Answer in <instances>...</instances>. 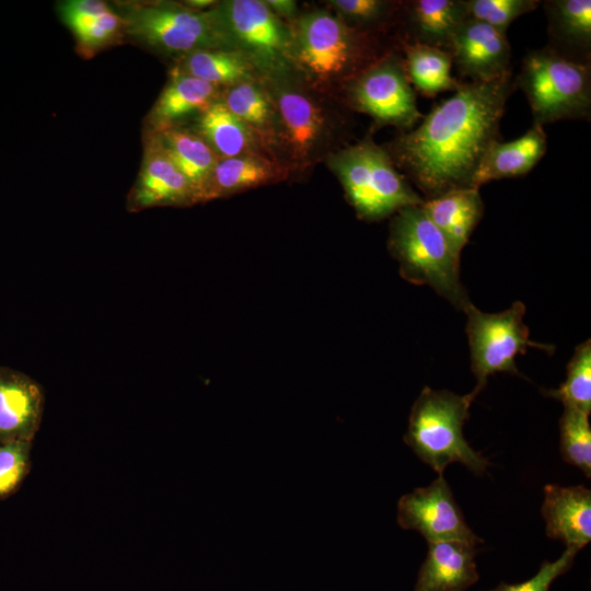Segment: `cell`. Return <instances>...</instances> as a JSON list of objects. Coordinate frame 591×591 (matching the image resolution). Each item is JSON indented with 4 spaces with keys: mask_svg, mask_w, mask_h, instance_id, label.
<instances>
[{
    "mask_svg": "<svg viewBox=\"0 0 591 591\" xmlns=\"http://www.w3.org/2000/svg\"><path fill=\"white\" fill-rule=\"evenodd\" d=\"M468 16L507 33L519 16L535 10L540 0H466Z\"/></svg>",
    "mask_w": 591,
    "mask_h": 591,
    "instance_id": "cell-33",
    "label": "cell"
},
{
    "mask_svg": "<svg viewBox=\"0 0 591 591\" xmlns=\"http://www.w3.org/2000/svg\"><path fill=\"white\" fill-rule=\"evenodd\" d=\"M559 419L560 454L565 462L579 467L586 476L591 475V427L589 415L564 406Z\"/></svg>",
    "mask_w": 591,
    "mask_h": 591,
    "instance_id": "cell-32",
    "label": "cell"
},
{
    "mask_svg": "<svg viewBox=\"0 0 591 591\" xmlns=\"http://www.w3.org/2000/svg\"><path fill=\"white\" fill-rule=\"evenodd\" d=\"M221 91L172 68L169 81L147 116V132L182 126L187 118L198 117L220 99Z\"/></svg>",
    "mask_w": 591,
    "mask_h": 591,
    "instance_id": "cell-17",
    "label": "cell"
},
{
    "mask_svg": "<svg viewBox=\"0 0 591 591\" xmlns=\"http://www.w3.org/2000/svg\"><path fill=\"white\" fill-rule=\"evenodd\" d=\"M546 148V132L535 124L515 140L494 142L479 163L473 186L479 189L487 182L529 173L544 157Z\"/></svg>",
    "mask_w": 591,
    "mask_h": 591,
    "instance_id": "cell-23",
    "label": "cell"
},
{
    "mask_svg": "<svg viewBox=\"0 0 591 591\" xmlns=\"http://www.w3.org/2000/svg\"><path fill=\"white\" fill-rule=\"evenodd\" d=\"M467 18L466 0L402 1L396 22L399 42L448 50L453 34Z\"/></svg>",
    "mask_w": 591,
    "mask_h": 591,
    "instance_id": "cell-15",
    "label": "cell"
},
{
    "mask_svg": "<svg viewBox=\"0 0 591 591\" xmlns=\"http://www.w3.org/2000/svg\"><path fill=\"white\" fill-rule=\"evenodd\" d=\"M533 115V124L590 119L591 65L568 60L547 46L530 50L514 77Z\"/></svg>",
    "mask_w": 591,
    "mask_h": 591,
    "instance_id": "cell-8",
    "label": "cell"
},
{
    "mask_svg": "<svg viewBox=\"0 0 591 591\" xmlns=\"http://www.w3.org/2000/svg\"><path fill=\"white\" fill-rule=\"evenodd\" d=\"M147 134L155 137L166 155L192 184L197 202H200L201 192L219 160L217 154L190 128L176 126Z\"/></svg>",
    "mask_w": 591,
    "mask_h": 591,
    "instance_id": "cell-27",
    "label": "cell"
},
{
    "mask_svg": "<svg viewBox=\"0 0 591 591\" xmlns=\"http://www.w3.org/2000/svg\"><path fill=\"white\" fill-rule=\"evenodd\" d=\"M44 394L32 379L0 371V442L32 441L42 419Z\"/></svg>",
    "mask_w": 591,
    "mask_h": 591,
    "instance_id": "cell-18",
    "label": "cell"
},
{
    "mask_svg": "<svg viewBox=\"0 0 591 591\" xmlns=\"http://www.w3.org/2000/svg\"><path fill=\"white\" fill-rule=\"evenodd\" d=\"M325 160L362 220H382L402 208L425 202L396 169L385 148L371 138L336 149Z\"/></svg>",
    "mask_w": 591,
    "mask_h": 591,
    "instance_id": "cell-5",
    "label": "cell"
},
{
    "mask_svg": "<svg viewBox=\"0 0 591 591\" xmlns=\"http://www.w3.org/2000/svg\"><path fill=\"white\" fill-rule=\"evenodd\" d=\"M545 395L563 402L587 415L591 412V340L588 339L575 349L567 364V376L556 390L544 392Z\"/></svg>",
    "mask_w": 591,
    "mask_h": 591,
    "instance_id": "cell-31",
    "label": "cell"
},
{
    "mask_svg": "<svg viewBox=\"0 0 591 591\" xmlns=\"http://www.w3.org/2000/svg\"><path fill=\"white\" fill-rule=\"evenodd\" d=\"M422 207L460 254L484 213V202L477 188L449 192L425 200Z\"/></svg>",
    "mask_w": 591,
    "mask_h": 591,
    "instance_id": "cell-26",
    "label": "cell"
},
{
    "mask_svg": "<svg viewBox=\"0 0 591 591\" xmlns=\"http://www.w3.org/2000/svg\"><path fill=\"white\" fill-rule=\"evenodd\" d=\"M197 204L188 179L166 155L155 137L147 134L140 172L127 198L131 212L153 207H187Z\"/></svg>",
    "mask_w": 591,
    "mask_h": 591,
    "instance_id": "cell-14",
    "label": "cell"
},
{
    "mask_svg": "<svg viewBox=\"0 0 591 591\" xmlns=\"http://www.w3.org/2000/svg\"><path fill=\"white\" fill-rule=\"evenodd\" d=\"M387 248L399 264L402 278L432 288L455 308L471 303L460 280V253L432 222L422 205L392 216Z\"/></svg>",
    "mask_w": 591,
    "mask_h": 591,
    "instance_id": "cell-4",
    "label": "cell"
},
{
    "mask_svg": "<svg viewBox=\"0 0 591 591\" xmlns=\"http://www.w3.org/2000/svg\"><path fill=\"white\" fill-rule=\"evenodd\" d=\"M190 129L205 140L219 159L248 154L271 158L255 132L234 116L220 99L196 117Z\"/></svg>",
    "mask_w": 591,
    "mask_h": 591,
    "instance_id": "cell-25",
    "label": "cell"
},
{
    "mask_svg": "<svg viewBox=\"0 0 591 591\" xmlns=\"http://www.w3.org/2000/svg\"><path fill=\"white\" fill-rule=\"evenodd\" d=\"M515 89L512 71L487 82L462 81L416 128L401 131L387 144L394 165L424 200L475 188V173L500 140V121Z\"/></svg>",
    "mask_w": 591,
    "mask_h": 591,
    "instance_id": "cell-1",
    "label": "cell"
},
{
    "mask_svg": "<svg viewBox=\"0 0 591 591\" xmlns=\"http://www.w3.org/2000/svg\"><path fill=\"white\" fill-rule=\"evenodd\" d=\"M293 70L315 91L343 89L381 51L378 35L358 32L328 10H313L288 23Z\"/></svg>",
    "mask_w": 591,
    "mask_h": 591,
    "instance_id": "cell-2",
    "label": "cell"
},
{
    "mask_svg": "<svg viewBox=\"0 0 591 591\" xmlns=\"http://www.w3.org/2000/svg\"><path fill=\"white\" fill-rule=\"evenodd\" d=\"M464 79L487 82L511 71L507 33L467 18L455 31L447 50Z\"/></svg>",
    "mask_w": 591,
    "mask_h": 591,
    "instance_id": "cell-13",
    "label": "cell"
},
{
    "mask_svg": "<svg viewBox=\"0 0 591 591\" xmlns=\"http://www.w3.org/2000/svg\"><path fill=\"white\" fill-rule=\"evenodd\" d=\"M183 3L193 10L204 11L209 7L213 8L218 2L213 0H188Z\"/></svg>",
    "mask_w": 591,
    "mask_h": 591,
    "instance_id": "cell-37",
    "label": "cell"
},
{
    "mask_svg": "<svg viewBox=\"0 0 591 591\" xmlns=\"http://www.w3.org/2000/svg\"><path fill=\"white\" fill-rule=\"evenodd\" d=\"M32 441L0 442V497L11 494L30 465Z\"/></svg>",
    "mask_w": 591,
    "mask_h": 591,
    "instance_id": "cell-34",
    "label": "cell"
},
{
    "mask_svg": "<svg viewBox=\"0 0 591 591\" xmlns=\"http://www.w3.org/2000/svg\"><path fill=\"white\" fill-rule=\"evenodd\" d=\"M397 523L405 530L418 531L428 543L457 541L477 545L483 542L466 524L443 475L429 486L399 498Z\"/></svg>",
    "mask_w": 591,
    "mask_h": 591,
    "instance_id": "cell-12",
    "label": "cell"
},
{
    "mask_svg": "<svg viewBox=\"0 0 591 591\" xmlns=\"http://www.w3.org/2000/svg\"><path fill=\"white\" fill-rule=\"evenodd\" d=\"M260 79L276 113L279 162L290 172H304L333 152L341 125L317 91L292 68Z\"/></svg>",
    "mask_w": 591,
    "mask_h": 591,
    "instance_id": "cell-3",
    "label": "cell"
},
{
    "mask_svg": "<svg viewBox=\"0 0 591 591\" xmlns=\"http://www.w3.org/2000/svg\"><path fill=\"white\" fill-rule=\"evenodd\" d=\"M542 515L546 534L577 553L591 538V491L587 487L546 485Z\"/></svg>",
    "mask_w": 591,
    "mask_h": 591,
    "instance_id": "cell-16",
    "label": "cell"
},
{
    "mask_svg": "<svg viewBox=\"0 0 591 591\" xmlns=\"http://www.w3.org/2000/svg\"><path fill=\"white\" fill-rule=\"evenodd\" d=\"M475 545L443 541L428 543L415 591H465L479 579Z\"/></svg>",
    "mask_w": 591,
    "mask_h": 591,
    "instance_id": "cell-19",
    "label": "cell"
},
{
    "mask_svg": "<svg viewBox=\"0 0 591 591\" xmlns=\"http://www.w3.org/2000/svg\"><path fill=\"white\" fill-rule=\"evenodd\" d=\"M119 7L124 34L155 51L179 58L197 50H234L217 5L204 11L167 1L127 2Z\"/></svg>",
    "mask_w": 591,
    "mask_h": 591,
    "instance_id": "cell-7",
    "label": "cell"
},
{
    "mask_svg": "<svg viewBox=\"0 0 591 591\" xmlns=\"http://www.w3.org/2000/svg\"><path fill=\"white\" fill-rule=\"evenodd\" d=\"M576 555V551L566 548L557 560L544 561L531 579L517 584L500 583L489 591H548L555 579L570 569Z\"/></svg>",
    "mask_w": 591,
    "mask_h": 591,
    "instance_id": "cell-35",
    "label": "cell"
},
{
    "mask_svg": "<svg viewBox=\"0 0 591 591\" xmlns=\"http://www.w3.org/2000/svg\"><path fill=\"white\" fill-rule=\"evenodd\" d=\"M58 12L85 57L93 56L125 36L123 19L104 1H62L58 3Z\"/></svg>",
    "mask_w": 591,
    "mask_h": 591,
    "instance_id": "cell-22",
    "label": "cell"
},
{
    "mask_svg": "<svg viewBox=\"0 0 591 591\" xmlns=\"http://www.w3.org/2000/svg\"><path fill=\"white\" fill-rule=\"evenodd\" d=\"M290 173L286 165L267 155L219 159L201 192L200 202L277 183Z\"/></svg>",
    "mask_w": 591,
    "mask_h": 591,
    "instance_id": "cell-21",
    "label": "cell"
},
{
    "mask_svg": "<svg viewBox=\"0 0 591 591\" xmlns=\"http://www.w3.org/2000/svg\"><path fill=\"white\" fill-rule=\"evenodd\" d=\"M341 90L347 104L372 117L376 126L408 131L424 117L417 108L403 55L397 50H387Z\"/></svg>",
    "mask_w": 591,
    "mask_h": 591,
    "instance_id": "cell-10",
    "label": "cell"
},
{
    "mask_svg": "<svg viewBox=\"0 0 591 591\" xmlns=\"http://www.w3.org/2000/svg\"><path fill=\"white\" fill-rule=\"evenodd\" d=\"M220 101L255 132L266 152L279 162L276 113L260 76L222 89Z\"/></svg>",
    "mask_w": 591,
    "mask_h": 591,
    "instance_id": "cell-24",
    "label": "cell"
},
{
    "mask_svg": "<svg viewBox=\"0 0 591 591\" xmlns=\"http://www.w3.org/2000/svg\"><path fill=\"white\" fill-rule=\"evenodd\" d=\"M268 8L280 19L288 23L298 16L297 2L293 0H264Z\"/></svg>",
    "mask_w": 591,
    "mask_h": 591,
    "instance_id": "cell-36",
    "label": "cell"
},
{
    "mask_svg": "<svg viewBox=\"0 0 591 591\" xmlns=\"http://www.w3.org/2000/svg\"><path fill=\"white\" fill-rule=\"evenodd\" d=\"M547 19V47L559 56L591 65V1H541Z\"/></svg>",
    "mask_w": 591,
    "mask_h": 591,
    "instance_id": "cell-20",
    "label": "cell"
},
{
    "mask_svg": "<svg viewBox=\"0 0 591 591\" xmlns=\"http://www.w3.org/2000/svg\"><path fill=\"white\" fill-rule=\"evenodd\" d=\"M475 397L472 392L459 395L425 386L412 406L404 442L439 475L452 463H461L478 475L489 465L463 434Z\"/></svg>",
    "mask_w": 591,
    "mask_h": 591,
    "instance_id": "cell-6",
    "label": "cell"
},
{
    "mask_svg": "<svg viewBox=\"0 0 591 591\" xmlns=\"http://www.w3.org/2000/svg\"><path fill=\"white\" fill-rule=\"evenodd\" d=\"M351 28L371 35L394 25L402 1L387 0H331L327 2Z\"/></svg>",
    "mask_w": 591,
    "mask_h": 591,
    "instance_id": "cell-30",
    "label": "cell"
},
{
    "mask_svg": "<svg viewBox=\"0 0 591 591\" xmlns=\"http://www.w3.org/2000/svg\"><path fill=\"white\" fill-rule=\"evenodd\" d=\"M217 10L232 48L243 54L260 76L292 68L288 23L264 0L221 1Z\"/></svg>",
    "mask_w": 591,
    "mask_h": 591,
    "instance_id": "cell-11",
    "label": "cell"
},
{
    "mask_svg": "<svg viewBox=\"0 0 591 591\" xmlns=\"http://www.w3.org/2000/svg\"><path fill=\"white\" fill-rule=\"evenodd\" d=\"M408 80L422 95L432 97L455 91L462 81L451 76L452 59L447 50L399 42Z\"/></svg>",
    "mask_w": 591,
    "mask_h": 591,
    "instance_id": "cell-29",
    "label": "cell"
},
{
    "mask_svg": "<svg viewBox=\"0 0 591 591\" xmlns=\"http://www.w3.org/2000/svg\"><path fill=\"white\" fill-rule=\"evenodd\" d=\"M467 316L465 332L471 351V368L476 378L472 393L477 396L489 375L506 372L520 375L515 364L518 355H524L529 347L553 352L554 347L530 339V332L523 322L525 305L515 301L499 313H485L468 303L463 310Z\"/></svg>",
    "mask_w": 591,
    "mask_h": 591,
    "instance_id": "cell-9",
    "label": "cell"
},
{
    "mask_svg": "<svg viewBox=\"0 0 591 591\" xmlns=\"http://www.w3.org/2000/svg\"><path fill=\"white\" fill-rule=\"evenodd\" d=\"M173 68L220 89L260 76L243 54L228 49H207L186 54L177 58Z\"/></svg>",
    "mask_w": 591,
    "mask_h": 591,
    "instance_id": "cell-28",
    "label": "cell"
}]
</instances>
